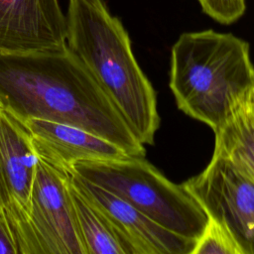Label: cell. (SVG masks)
<instances>
[{"label": "cell", "instance_id": "1", "mask_svg": "<svg viewBox=\"0 0 254 254\" xmlns=\"http://www.w3.org/2000/svg\"><path fill=\"white\" fill-rule=\"evenodd\" d=\"M0 101L21 119L69 124L130 156H146L144 144L117 106L67 46L27 54L0 53Z\"/></svg>", "mask_w": 254, "mask_h": 254}, {"label": "cell", "instance_id": "17", "mask_svg": "<svg viewBox=\"0 0 254 254\" xmlns=\"http://www.w3.org/2000/svg\"><path fill=\"white\" fill-rule=\"evenodd\" d=\"M0 102H1V101H0Z\"/></svg>", "mask_w": 254, "mask_h": 254}, {"label": "cell", "instance_id": "5", "mask_svg": "<svg viewBox=\"0 0 254 254\" xmlns=\"http://www.w3.org/2000/svg\"><path fill=\"white\" fill-rule=\"evenodd\" d=\"M183 185L228 230L241 254H254V182L244 172L213 151L205 169Z\"/></svg>", "mask_w": 254, "mask_h": 254}, {"label": "cell", "instance_id": "15", "mask_svg": "<svg viewBox=\"0 0 254 254\" xmlns=\"http://www.w3.org/2000/svg\"><path fill=\"white\" fill-rule=\"evenodd\" d=\"M0 254H17L12 237L4 223L0 218Z\"/></svg>", "mask_w": 254, "mask_h": 254}, {"label": "cell", "instance_id": "14", "mask_svg": "<svg viewBox=\"0 0 254 254\" xmlns=\"http://www.w3.org/2000/svg\"><path fill=\"white\" fill-rule=\"evenodd\" d=\"M202 11L214 21L229 25L245 13V0H198Z\"/></svg>", "mask_w": 254, "mask_h": 254}, {"label": "cell", "instance_id": "11", "mask_svg": "<svg viewBox=\"0 0 254 254\" xmlns=\"http://www.w3.org/2000/svg\"><path fill=\"white\" fill-rule=\"evenodd\" d=\"M74 214L86 254H134L105 212L78 190L69 179Z\"/></svg>", "mask_w": 254, "mask_h": 254}, {"label": "cell", "instance_id": "2", "mask_svg": "<svg viewBox=\"0 0 254 254\" xmlns=\"http://www.w3.org/2000/svg\"><path fill=\"white\" fill-rule=\"evenodd\" d=\"M66 46L117 106L144 145L160 127L156 91L136 61L129 35L103 0H67Z\"/></svg>", "mask_w": 254, "mask_h": 254}, {"label": "cell", "instance_id": "4", "mask_svg": "<svg viewBox=\"0 0 254 254\" xmlns=\"http://www.w3.org/2000/svg\"><path fill=\"white\" fill-rule=\"evenodd\" d=\"M73 173L183 237L197 240L208 221L206 212L186 187L168 180L145 157L126 155L80 162L74 165Z\"/></svg>", "mask_w": 254, "mask_h": 254}, {"label": "cell", "instance_id": "13", "mask_svg": "<svg viewBox=\"0 0 254 254\" xmlns=\"http://www.w3.org/2000/svg\"><path fill=\"white\" fill-rule=\"evenodd\" d=\"M191 254H241V251L228 230L208 217Z\"/></svg>", "mask_w": 254, "mask_h": 254}, {"label": "cell", "instance_id": "8", "mask_svg": "<svg viewBox=\"0 0 254 254\" xmlns=\"http://www.w3.org/2000/svg\"><path fill=\"white\" fill-rule=\"evenodd\" d=\"M66 46L59 0H0V53L27 54Z\"/></svg>", "mask_w": 254, "mask_h": 254}, {"label": "cell", "instance_id": "7", "mask_svg": "<svg viewBox=\"0 0 254 254\" xmlns=\"http://www.w3.org/2000/svg\"><path fill=\"white\" fill-rule=\"evenodd\" d=\"M38 157L23 120L0 102V175L5 190L3 220L17 254H30L28 212Z\"/></svg>", "mask_w": 254, "mask_h": 254}, {"label": "cell", "instance_id": "12", "mask_svg": "<svg viewBox=\"0 0 254 254\" xmlns=\"http://www.w3.org/2000/svg\"><path fill=\"white\" fill-rule=\"evenodd\" d=\"M254 182V97L241 104L214 132V150Z\"/></svg>", "mask_w": 254, "mask_h": 254}, {"label": "cell", "instance_id": "6", "mask_svg": "<svg viewBox=\"0 0 254 254\" xmlns=\"http://www.w3.org/2000/svg\"><path fill=\"white\" fill-rule=\"evenodd\" d=\"M69 179L70 175L38 159L28 212L30 254H86Z\"/></svg>", "mask_w": 254, "mask_h": 254}, {"label": "cell", "instance_id": "10", "mask_svg": "<svg viewBox=\"0 0 254 254\" xmlns=\"http://www.w3.org/2000/svg\"><path fill=\"white\" fill-rule=\"evenodd\" d=\"M22 120L38 159L64 174L71 175L74 165L80 162L128 155L113 143L79 127L40 118Z\"/></svg>", "mask_w": 254, "mask_h": 254}, {"label": "cell", "instance_id": "16", "mask_svg": "<svg viewBox=\"0 0 254 254\" xmlns=\"http://www.w3.org/2000/svg\"><path fill=\"white\" fill-rule=\"evenodd\" d=\"M5 205V190L2 182V178L0 175V218L3 220V209ZM4 221V220H3Z\"/></svg>", "mask_w": 254, "mask_h": 254}, {"label": "cell", "instance_id": "3", "mask_svg": "<svg viewBox=\"0 0 254 254\" xmlns=\"http://www.w3.org/2000/svg\"><path fill=\"white\" fill-rule=\"evenodd\" d=\"M169 85L178 108L215 132L254 97L249 44L213 30L182 34L172 48Z\"/></svg>", "mask_w": 254, "mask_h": 254}, {"label": "cell", "instance_id": "9", "mask_svg": "<svg viewBox=\"0 0 254 254\" xmlns=\"http://www.w3.org/2000/svg\"><path fill=\"white\" fill-rule=\"evenodd\" d=\"M70 180L105 212L134 254H191L196 240L166 229L114 193L74 173Z\"/></svg>", "mask_w": 254, "mask_h": 254}]
</instances>
